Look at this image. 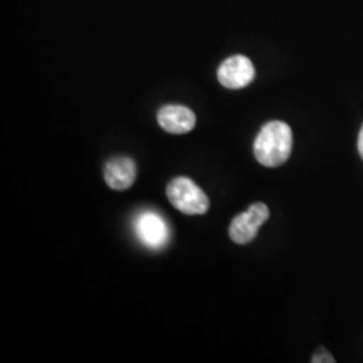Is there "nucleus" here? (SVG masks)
<instances>
[{"instance_id":"f257e3e1","label":"nucleus","mask_w":363,"mask_h":363,"mask_svg":"<svg viewBox=\"0 0 363 363\" xmlns=\"http://www.w3.org/2000/svg\"><path fill=\"white\" fill-rule=\"evenodd\" d=\"M292 130L284 121H269L255 140L253 151L259 164L265 167H279L284 164L292 152Z\"/></svg>"},{"instance_id":"f03ea898","label":"nucleus","mask_w":363,"mask_h":363,"mask_svg":"<svg viewBox=\"0 0 363 363\" xmlns=\"http://www.w3.org/2000/svg\"><path fill=\"white\" fill-rule=\"evenodd\" d=\"M166 194L171 205L186 216H202L208 213L210 201L194 182L178 177L169 182Z\"/></svg>"},{"instance_id":"7ed1b4c3","label":"nucleus","mask_w":363,"mask_h":363,"mask_svg":"<svg viewBox=\"0 0 363 363\" xmlns=\"http://www.w3.org/2000/svg\"><path fill=\"white\" fill-rule=\"evenodd\" d=\"M269 218V208L265 203H253L245 213H241L234 217L229 235L235 244L245 245L252 242L259 233V226L264 225Z\"/></svg>"},{"instance_id":"20e7f679","label":"nucleus","mask_w":363,"mask_h":363,"mask_svg":"<svg viewBox=\"0 0 363 363\" xmlns=\"http://www.w3.org/2000/svg\"><path fill=\"white\" fill-rule=\"evenodd\" d=\"M217 77L228 89H242L256 77V69L245 55H233L220 64Z\"/></svg>"},{"instance_id":"39448f33","label":"nucleus","mask_w":363,"mask_h":363,"mask_svg":"<svg viewBox=\"0 0 363 363\" xmlns=\"http://www.w3.org/2000/svg\"><path fill=\"white\" fill-rule=\"evenodd\" d=\"M135 232L145 247L159 249L169 241V230L166 220L154 211H143L135 220Z\"/></svg>"},{"instance_id":"423d86ee","label":"nucleus","mask_w":363,"mask_h":363,"mask_svg":"<svg viewBox=\"0 0 363 363\" xmlns=\"http://www.w3.org/2000/svg\"><path fill=\"white\" fill-rule=\"evenodd\" d=\"M106 184L117 191L130 189L136 181V164L128 156H117L106 162L104 169Z\"/></svg>"},{"instance_id":"0eeeda50","label":"nucleus","mask_w":363,"mask_h":363,"mask_svg":"<svg viewBox=\"0 0 363 363\" xmlns=\"http://www.w3.org/2000/svg\"><path fill=\"white\" fill-rule=\"evenodd\" d=\"M159 125L174 135H182L193 130L196 123L194 112L182 105H166L157 112Z\"/></svg>"},{"instance_id":"6e6552de","label":"nucleus","mask_w":363,"mask_h":363,"mask_svg":"<svg viewBox=\"0 0 363 363\" xmlns=\"http://www.w3.org/2000/svg\"><path fill=\"white\" fill-rule=\"evenodd\" d=\"M312 362H335V361L333 359V357H331V354H330V352H327L325 349H319L318 352L313 355Z\"/></svg>"},{"instance_id":"1a4fd4ad","label":"nucleus","mask_w":363,"mask_h":363,"mask_svg":"<svg viewBox=\"0 0 363 363\" xmlns=\"http://www.w3.org/2000/svg\"><path fill=\"white\" fill-rule=\"evenodd\" d=\"M358 151H359V155L363 159V125L361 130H359V136H358Z\"/></svg>"}]
</instances>
